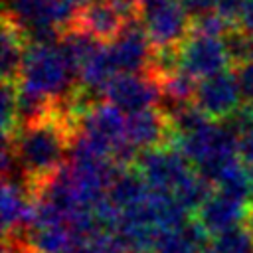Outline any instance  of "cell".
<instances>
[{"label":"cell","mask_w":253,"mask_h":253,"mask_svg":"<svg viewBox=\"0 0 253 253\" xmlns=\"http://www.w3.org/2000/svg\"><path fill=\"white\" fill-rule=\"evenodd\" d=\"M77 125L55 105V109L30 125H22L10 142L28 190L38 196L42 188L63 168Z\"/></svg>","instance_id":"cell-1"},{"label":"cell","mask_w":253,"mask_h":253,"mask_svg":"<svg viewBox=\"0 0 253 253\" xmlns=\"http://www.w3.org/2000/svg\"><path fill=\"white\" fill-rule=\"evenodd\" d=\"M249 176H251V186H253V166L249 168Z\"/></svg>","instance_id":"cell-27"},{"label":"cell","mask_w":253,"mask_h":253,"mask_svg":"<svg viewBox=\"0 0 253 253\" xmlns=\"http://www.w3.org/2000/svg\"><path fill=\"white\" fill-rule=\"evenodd\" d=\"M119 73L113 53H111V45L103 43L83 65L79 71V87L89 93L91 97L95 95H103L107 83Z\"/></svg>","instance_id":"cell-13"},{"label":"cell","mask_w":253,"mask_h":253,"mask_svg":"<svg viewBox=\"0 0 253 253\" xmlns=\"http://www.w3.org/2000/svg\"><path fill=\"white\" fill-rule=\"evenodd\" d=\"M243 111H245V115H247V117L253 121V103H247V105L243 107Z\"/></svg>","instance_id":"cell-26"},{"label":"cell","mask_w":253,"mask_h":253,"mask_svg":"<svg viewBox=\"0 0 253 253\" xmlns=\"http://www.w3.org/2000/svg\"><path fill=\"white\" fill-rule=\"evenodd\" d=\"M26 38L22 30L4 16L2 20V34H0V69L2 81H18L26 51Z\"/></svg>","instance_id":"cell-14"},{"label":"cell","mask_w":253,"mask_h":253,"mask_svg":"<svg viewBox=\"0 0 253 253\" xmlns=\"http://www.w3.org/2000/svg\"><path fill=\"white\" fill-rule=\"evenodd\" d=\"M77 132L93 142L103 154L115 158L117 150L126 142V117L109 101H99L79 117Z\"/></svg>","instance_id":"cell-4"},{"label":"cell","mask_w":253,"mask_h":253,"mask_svg":"<svg viewBox=\"0 0 253 253\" xmlns=\"http://www.w3.org/2000/svg\"><path fill=\"white\" fill-rule=\"evenodd\" d=\"M235 71H237V79H239V85H241L243 99L247 103H253V57L239 63L235 67Z\"/></svg>","instance_id":"cell-22"},{"label":"cell","mask_w":253,"mask_h":253,"mask_svg":"<svg viewBox=\"0 0 253 253\" xmlns=\"http://www.w3.org/2000/svg\"><path fill=\"white\" fill-rule=\"evenodd\" d=\"M69 253H128L117 233L99 229L89 237L75 239Z\"/></svg>","instance_id":"cell-18"},{"label":"cell","mask_w":253,"mask_h":253,"mask_svg":"<svg viewBox=\"0 0 253 253\" xmlns=\"http://www.w3.org/2000/svg\"><path fill=\"white\" fill-rule=\"evenodd\" d=\"M4 253H38V251L26 239H22L18 235H10V237H6Z\"/></svg>","instance_id":"cell-24"},{"label":"cell","mask_w":253,"mask_h":253,"mask_svg":"<svg viewBox=\"0 0 253 253\" xmlns=\"http://www.w3.org/2000/svg\"><path fill=\"white\" fill-rule=\"evenodd\" d=\"M142 22L154 49L180 47L192 34V20L180 0H166L144 10Z\"/></svg>","instance_id":"cell-7"},{"label":"cell","mask_w":253,"mask_h":253,"mask_svg":"<svg viewBox=\"0 0 253 253\" xmlns=\"http://www.w3.org/2000/svg\"><path fill=\"white\" fill-rule=\"evenodd\" d=\"M206 253H253V231L247 225H237L219 235H213Z\"/></svg>","instance_id":"cell-17"},{"label":"cell","mask_w":253,"mask_h":253,"mask_svg":"<svg viewBox=\"0 0 253 253\" xmlns=\"http://www.w3.org/2000/svg\"><path fill=\"white\" fill-rule=\"evenodd\" d=\"M247 213L249 204L213 190V194L196 210V219L210 235H219L227 229L243 225L247 221Z\"/></svg>","instance_id":"cell-11"},{"label":"cell","mask_w":253,"mask_h":253,"mask_svg":"<svg viewBox=\"0 0 253 253\" xmlns=\"http://www.w3.org/2000/svg\"><path fill=\"white\" fill-rule=\"evenodd\" d=\"M26 241L38 253H69L73 247V233L69 223H55L28 229Z\"/></svg>","instance_id":"cell-15"},{"label":"cell","mask_w":253,"mask_h":253,"mask_svg":"<svg viewBox=\"0 0 253 253\" xmlns=\"http://www.w3.org/2000/svg\"><path fill=\"white\" fill-rule=\"evenodd\" d=\"M213 184L202 176L196 168L188 172V176L178 184V188L172 192L174 200L186 210V211H196L211 194H213Z\"/></svg>","instance_id":"cell-16"},{"label":"cell","mask_w":253,"mask_h":253,"mask_svg":"<svg viewBox=\"0 0 253 253\" xmlns=\"http://www.w3.org/2000/svg\"><path fill=\"white\" fill-rule=\"evenodd\" d=\"M126 22L128 20L113 0H99L79 12L75 28H81L103 43H111L123 32Z\"/></svg>","instance_id":"cell-12"},{"label":"cell","mask_w":253,"mask_h":253,"mask_svg":"<svg viewBox=\"0 0 253 253\" xmlns=\"http://www.w3.org/2000/svg\"><path fill=\"white\" fill-rule=\"evenodd\" d=\"M241 85L235 69H225L211 77L200 79L194 105L211 121H229L241 109Z\"/></svg>","instance_id":"cell-6"},{"label":"cell","mask_w":253,"mask_h":253,"mask_svg":"<svg viewBox=\"0 0 253 253\" xmlns=\"http://www.w3.org/2000/svg\"><path fill=\"white\" fill-rule=\"evenodd\" d=\"M18 85L59 103L69 99L79 89V73L67 61L57 43H26Z\"/></svg>","instance_id":"cell-2"},{"label":"cell","mask_w":253,"mask_h":253,"mask_svg":"<svg viewBox=\"0 0 253 253\" xmlns=\"http://www.w3.org/2000/svg\"><path fill=\"white\" fill-rule=\"evenodd\" d=\"M134 168L144 178V182L152 192H162V194H172L192 170L190 160L172 142L138 152L134 160Z\"/></svg>","instance_id":"cell-3"},{"label":"cell","mask_w":253,"mask_h":253,"mask_svg":"<svg viewBox=\"0 0 253 253\" xmlns=\"http://www.w3.org/2000/svg\"><path fill=\"white\" fill-rule=\"evenodd\" d=\"M119 73H142L148 71L154 47L142 18L126 22L123 32L109 43Z\"/></svg>","instance_id":"cell-9"},{"label":"cell","mask_w":253,"mask_h":253,"mask_svg":"<svg viewBox=\"0 0 253 253\" xmlns=\"http://www.w3.org/2000/svg\"><path fill=\"white\" fill-rule=\"evenodd\" d=\"M229 65L231 59L223 38L190 34V38L180 45V69L198 81L221 73L229 69Z\"/></svg>","instance_id":"cell-8"},{"label":"cell","mask_w":253,"mask_h":253,"mask_svg":"<svg viewBox=\"0 0 253 253\" xmlns=\"http://www.w3.org/2000/svg\"><path fill=\"white\" fill-rule=\"evenodd\" d=\"M180 4L186 10V14L190 16V20H196L204 14L215 12V8H217V0H180Z\"/></svg>","instance_id":"cell-23"},{"label":"cell","mask_w":253,"mask_h":253,"mask_svg":"<svg viewBox=\"0 0 253 253\" xmlns=\"http://www.w3.org/2000/svg\"><path fill=\"white\" fill-rule=\"evenodd\" d=\"M245 225L253 231V204H249V213H247V221H245Z\"/></svg>","instance_id":"cell-25"},{"label":"cell","mask_w":253,"mask_h":253,"mask_svg":"<svg viewBox=\"0 0 253 253\" xmlns=\"http://www.w3.org/2000/svg\"><path fill=\"white\" fill-rule=\"evenodd\" d=\"M0 123L4 138H12L20 128L18 119V81H2L0 93Z\"/></svg>","instance_id":"cell-19"},{"label":"cell","mask_w":253,"mask_h":253,"mask_svg":"<svg viewBox=\"0 0 253 253\" xmlns=\"http://www.w3.org/2000/svg\"><path fill=\"white\" fill-rule=\"evenodd\" d=\"M231 28H235V24H231L227 18H223L217 10L192 20V34H198V36L223 38Z\"/></svg>","instance_id":"cell-21"},{"label":"cell","mask_w":253,"mask_h":253,"mask_svg":"<svg viewBox=\"0 0 253 253\" xmlns=\"http://www.w3.org/2000/svg\"><path fill=\"white\" fill-rule=\"evenodd\" d=\"M103 97L121 109L125 115H132L150 107H160L162 85L160 79L148 71L142 73H117L105 87Z\"/></svg>","instance_id":"cell-5"},{"label":"cell","mask_w":253,"mask_h":253,"mask_svg":"<svg viewBox=\"0 0 253 253\" xmlns=\"http://www.w3.org/2000/svg\"><path fill=\"white\" fill-rule=\"evenodd\" d=\"M172 134V121L160 107L126 115V140L138 152L170 142Z\"/></svg>","instance_id":"cell-10"},{"label":"cell","mask_w":253,"mask_h":253,"mask_svg":"<svg viewBox=\"0 0 253 253\" xmlns=\"http://www.w3.org/2000/svg\"><path fill=\"white\" fill-rule=\"evenodd\" d=\"M237 132V154L245 166H253V121L245 115L243 107L227 121Z\"/></svg>","instance_id":"cell-20"}]
</instances>
